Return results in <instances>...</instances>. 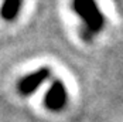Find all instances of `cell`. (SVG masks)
I'll list each match as a JSON object with an SVG mask.
<instances>
[{"mask_svg": "<svg viewBox=\"0 0 123 122\" xmlns=\"http://www.w3.org/2000/svg\"><path fill=\"white\" fill-rule=\"evenodd\" d=\"M67 102H68V92H67L65 84L61 80H54L44 97L45 108L52 112H60L65 108Z\"/></svg>", "mask_w": 123, "mask_h": 122, "instance_id": "obj_2", "label": "cell"}, {"mask_svg": "<svg viewBox=\"0 0 123 122\" xmlns=\"http://www.w3.org/2000/svg\"><path fill=\"white\" fill-rule=\"evenodd\" d=\"M21 7H23V0H3L0 7V17L4 21L12 23L18 17Z\"/></svg>", "mask_w": 123, "mask_h": 122, "instance_id": "obj_4", "label": "cell"}, {"mask_svg": "<svg viewBox=\"0 0 123 122\" xmlns=\"http://www.w3.org/2000/svg\"><path fill=\"white\" fill-rule=\"evenodd\" d=\"M72 10L84 23L81 37L85 41H92L106 24L105 14L99 9L96 0H72Z\"/></svg>", "mask_w": 123, "mask_h": 122, "instance_id": "obj_1", "label": "cell"}, {"mask_svg": "<svg viewBox=\"0 0 123 122\" xmlns=\"http://www.w3.org/2000/svg\"><path fill=\"white\" fill-rule=\"evenodd\" d=\"M51 77V70L47 67H43V68H38L36 71L30 73L28 75H24L18 84H17V91L23 95H31L33 92H36L40 87L43 85L47 80Z\"/></svg>", "mask_w": 123, "mask_h": 122, "instance_id": "obj_3", "label": "cell"}]
</instances>
